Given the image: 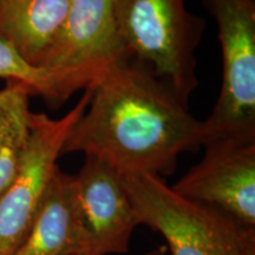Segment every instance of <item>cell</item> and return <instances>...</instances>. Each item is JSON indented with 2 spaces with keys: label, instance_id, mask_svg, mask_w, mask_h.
I'll return each mask as SVG.
<instances>
[{
  "label": "cell",
  "instance_id": "cell-12",
  "mask_svg": "<svg viewBox=\"0 0 255 255\" xmlns=\"http://www.w3.org/2000/svg\"><path fill=\"white\" fill-rule=\"evenodd\" d=\"M0 77L6 81H18L30 87L33 96H40L46 102H62L55 81L45 69L27 64L7 44L0 40Z\"/></svg>",
  "mask_w": 255,
  "mask_h": 255
},
{
  "label": "cell",
  "instance_id": "cell-2",
  "mask_svg": "<svg viewBox=\"0 0 255 255\" xmlns=\"http://www.w3.org/2000/svg\"><path fill=\"white\" fill-rule=\"evenodd\" d=\"M117 28L129 56L187 105L199 85L195 52L205 20L187 0H114Z\"/></svg>",
  "mask_w": 255,
  "mask_h": 255
},
{
  "label": "cell",
  "instance_id": "cell-5",
  "mask_svg": "<svg viewBox=\"0 0 255 255\" xmlns=\"http://www.w3.org/2000/svg\"><path fill=\"white\" fill-rule=\"evenodd\" d=\"M129 57L117 28L114 0H71L41 69L53 78L64 102L76 91L94 89Z\"/></svg>",
  "mask_w": 255,
  "mask_h": 255
},
{
  "label": "cell",
  "instance_id": "cell-9",
  "mask_svg": "<svg viewBox=\"0 0 255 255\" xmlns=\"http://www.w3.org/2000/svg\"><path fill=\"white\" fill-rule=\"evenodd\" d=\"M71 0H0V40L41 68L68 17Z\"/></svg>",
  "mask_w": 255,
  "mask_h": 255
},
{
  "label": "cell",
  "instance_id": "cell-14",
  "mask_svg": "<svg viewBox=\"0 0 255 255\" xmlns=\"http://www.w3.org/2000/svg\"><path fill=\"white\" fill-rule=\"evenodd\" d=\"M72 255H85L84 253H76V254H72Z\"/></svg>",
  "mask_w": 255,
  "mask_h": 255
},
{
  "label": "cell",
  "instance_id": "cell-7",
  "mask_svg": "<svg viewBox=\"0 0 255 255\" xmlns=\"http://www.w3.org/2000/svg\"><path fill=\"white\" fill-rule=\"evenodd\" d=\"M203 146L202 159L173 190L255 228V139L223 137Z\"/></svg>",
  "mask_w": 255,
  "mask_h": 255
},
{
  "label": "cell",
  "instance_id": "cell-1",
  "mask_svg": "<svg viewBox=\"0 0 255 255\" xmlns=\"http://www.w3.org/2000/svg\"><path fill=\"white\" fill-rule=\"evenodd\" d=\"M208 141L205 124L146 66L131 57L92 89L91 101L70 131L62 155L84 152L122 176L174 173L178 156Z\"/></svg>",
  "mask_w": 255,
  "mask_h": 255
},
{
  "label": "cell",
  "instance_id": "cell-13",
  "mask_svg": "<svg viewBox=\"0 0 255 255\" xmlns=\"http://www.w3.org/2000/svg\"><path fill=\"white\" fill-rule=\"evenodd\" d=\"M167 247L165 246H161V247H157L155 248V250H152L150 252H148V253H145V255H165L167 254Z\"/></svg>",
  "mask_w": 255,
  "mask_h": 255
},
{
  "label": "cell",
  "instance_id": "cell-11",
  "mask_svg": "<svg viewBox=\"0 0 255 255\" xmlns=\"http://www.w3.org/2000/svg\"><path fill=\"white\" fill-rule=\"evenodd\" d=\"M30 87L6 81L0 89V197L17 174L30 136Z\"/></svg>",
  "mask_w": 255,
  "mask_h": 255
},
{
  "label": "cell",
  "instance_id": "cell-10",
  "mask_svg": "<svg viewBox=\"0 0 255 255\" xmlns=\"http://www.w3.org/2000/svg\"><path fill=\"white\" fill-rule=\"evenodd\" d=\"M76 253H82V242L73 199V176L58 167L26 238L12 255Z\"/></svg>",
  "mask_w": 255,
  "mask_h": 255
},
{
  "label": "cell",
  "instance_id": "cell-3",
  "mask_svg": "<svg viewBox=\"0 0 255 255\" xmlns=\"http://www.w3.org/2000/svg\"><path fill=\"white\" fill-rule=\"evenodd\" d=\"M139 225L161 233L171 255H255V228L178 195L161 176H122Z\"/></svg>",
  "mask_w": 255,
  "mask_h": 255
},
{
  "label": "cell",
  "instance_id": "cell-8",
  "mask_svg": "<svg viewBox=\"0 0 255 255\" xmlns=\"http://www.w3.org/2000/svg\"><path fill=\"white\" fill-rule=\"evenodd\" d=\"M73 199L85 255L124 254L139 225L122 175L94 156H85L73 176Z\"/></svg>",
  "mask_w": 255,
  "mask_h": 255
},
{
  "label": "cell",
  "instance_id": "cell-4",
  "mask_svg": "<svg viewBox=\"0 0 255 255\" xmlns=\"http://www.w3.org/2000/svg\"><path fill=\"white\" fill-rule=\"evenodd\" d=\"M202 2L218 25L222 53L221 89L203 121L208 141L223 137L255 139V1Z\"/></svg>",
  "mask_w": 255,
  "mask_h": 255
},
{
  "label": "cell",
  "instance_id": "cell-6",
  "mask_svg": "<svg viewBox=\"0 0 255 255\" xmlns=\"http://www.w3.org/2000/svg\"><path fill=\"white\" fill-rule=\"evenodd\" d=\"M88 89L75 107L59 119L45 114L31 115L30 136L17 174L0 197V255H12L30 231L45 195L57 159L70 131L91 101Z\"/></svg>",
  "mask_w": 255,
  "mask_h": 255
}]
</instances>
